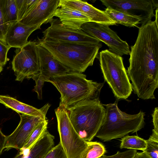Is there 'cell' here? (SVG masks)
Instances as JSON below:
<instances>
[{"instance_id":"6da1fadb","label":"cell","mask_w":158,"mask_h":158,"mask_svg":"<svg viewBox=\"0 0 158 158\" xmlns=\"http://www.w3.org/2000/svg\"><path fill=\"white\" fill-rule=\"evenodd\" d=\"M139 29L135 42L131 47L127 73L138 97L153 99L158 87V27L151 20Z\"/></svg>"},{"instance_id":"7a4b0ae2","label":"cell","mask_w":158,"mask_h":158,"mask_svg":"<svg viewBox=\"0 0 158 158\" xmlns=\"http://www.w3.org/2000/svg\"><path fill=\"white\" fill-rule=\"evenodd\" d=\"M39 44L71 71L84 72L93 65L98 56L102 43L66 42L39 39Z\"/></svg>"},{"instance_id":"3957f363","label":"cell","mask_w":158,"mask_h":158,"mask_svg":"<svg viewBox=\"0 0 158 158\" xmlns=\"http://www.w3.org/2000/svg\"><path fill=\"white\" fill-rule=\"evenodd\" d=\"M48 82L59 92L60 103L67 109L81 102L99 98L104 84L88 80L82 73L71 71L52 77Z\"/></svg>"},{"instance_id":"277c9868","label":"cell","mask_w":158,"mask_h":158,"mask_svg":"<svg viewBox=\"0 0 158 158\" xmlns=\"http://www.w3.org/2000/svg\"><path fill=\"white\" fill-rule=\"evenodd\" d=\"M105 106V116L95 136L104 142L121 138L130 132L140 130L145 124V113L140 111L131 114L122 111L117 102L103 105Z\"/></svg>"},{"instance_id":"5b68a950","label":"cell","mask_w":158,"mask_h":158,"mask_svg":"<svg viewBox=\"0 0 158 158\" xmlns=\"http://www.w3.org/2000/svg\"><path fill=\"white\" fill-rule=\"evenodd\" d=\"M67 109L76 132L85 140L91 141L102 125L105 114V107L99 98L81 102Z\"/></svg>"},{"instance_id":"8992f818","label":"cell","mask_w":158,"mask_h":158,"mask_svg":"<svg viewBox=\"0 0 158 158\" xmlns=\"http://www.w3.org/2000/svg\"><path fill=\"white\" fill-rule=\"evenodd\" d=\"M98 59L105 80L114 96L118 99L127 98L132 89L122 57L106 49L100 52Z\"/></svg>"},{"instance_id":"52a82bcc","label":"cell","mask_w":158,"mask_h":158,"mask_svg":"<svg viewBox=\"0 0 158 158\" xmlns=\"http://www.w3.org/2000/svg\"><path fill=\"white\" fill-rule=\"evenodd\" d=\"M60 143L67 158H81L87 146V141L82 138L73 127L68 110L60 103L55 110Z\"/></svg>"},{"instance_id":"ba28073f","label":"cell","mask_w":158,"mask_h":158,"mask_svg":"<svg viewBox=\"0 0 158 158\" xmlns=\"http://www.w3.org/2000/svg\"><path fill=\"white\" fill-rule=\"evenodd\" d=\"M37 43L28 41L24 46L17 48L12 61L15 80L22 81L25 79L33 78L39 73L40 65Z\"/></svg>"},{"instance_id":"9c48e42d","label":"cell","mask_w":158,"mask_h":158,"mask_svg":"<svg viewBox=\"0 0 158 158\" xmlns=\"http://www.w3.org/2000/svg\"><path fill=\"white\" fill-rule=\"evenodd\" d=\"M40 65L39 73L32 79L35 81L34 91L37 94L39 99H42V88L45 82H48L52 77L70 70L64 65L48 49L37 43Z\"/></svg>"},{"instance_id":"30bf717a","label":"cell","mask_w":158,"mask_h":158,"mask_svg":"<svg viewBox=\"0 0 158 158\" xmlns=\"http://www.w3.org/2000/svg\"><path fill=\"white\" fill-rule=\"evenodd\" d=\"M81 29L90 36L105 43L110 52L121 56L130 54L131 50L128 44L121 39L109 26L89 22L83 24Z\"/></svg>"},{"instance_id":"8fae6325","label":"cell","mask_w":158,"mask_h":158,"mask_svg":"<svg viewBox=\"0 0 158 158\" xmlns=\"http://www.w3.org/2000/svg\"><path fill=\"white\" fill-rule=\"evenodd\" d=\"M102 4L110 8L139 17L141 25L151 20L154 15V7L152 0H101Z\"/></svg>"},{"instance_id":"7c38bea8","label":"cell","mask_w":158,"mask_h":158,"mask_svg":"<svg viewBox=\"0 0 158 158\" xmlns=\"http://www.w3.org/2000/svg\"><path fill=\"white\" fill-rule=\"evenodd\" d=\"M50 26L43 32V39L69 42L97 44L99 40L89 35L81 29L74 30L66 28L59 19H53L49 22Z\"/></svg>"},{"instance_id":"4fadbf2b","label":"cell","mask_w":158,"mask_h":158,"mask_svg":"<svg viewBox=\"0 0 158 158\" xmlns=\"http://www.w3.org/2000/svg\"><path fill=\"white\" fill-rule=\"evenodd\" d=\"M19 123L14 131L6 136L5 148H14L19 150L23 148L31 134L37 126L45 119L19 114Z\"/></svg>"},{"instance_id":"5bb4252c","label":"cell","mask_w":158,"mask_h":158,"mask_svg":"<svg viewBox=\"0 0 158 158\" xmlns=\"http://www.w3.org/2000/svg\"><path fill=\"white\" fill-rule=\"evenodd\" d=\"M60 0H38L23 18L19 22L29 26L48 22L59 7Z\"/></svg>"},{"instance_id":"9a60e30c","label":"cell","mask_w":158,"mask_h":158,"mask_svg":"<svg viewBox=\"0 0 158 158\" xmlns=\"http://www.w3.org/2000/svg\"><path fill=\"white\" fill-rule=\"evenodd\" d=\"M59 6L79 11L88 17L91 22L108 26L116 24L105 11L98 9L86 2L81 0H60Z\"/></svg>"},{"instance_id":"2e32d148","label":"cell","mask_w":158,"mask_h":158,"mask_svg":"<svg viewBox=\"0 0 158 158\" xmlns=\"http://www.w3.org/2000/svg\"><path fill=\"white\" fill-rule=\"evenodd\" d=\"M42 24L29 26L18 21L8 28L5 35L6 44L11 48H20L28 42V38L35 31L40 29Z\"/></svg>"},{"instance_id":"e0dca14e","label":"cell","mask_w":158,"mask_h":158,"mask_svg":"<svg viewBox=\"0 0 158 158\" xmlns=\"http://www.w3.org/2000/svg\"><path fill=\"white\" fill-rule=\"evenodd\" d=\"M54 16L58 17L64 27L74 30H81L83 24L90 22L89 18L82 13L64 7L58 8Z\"/></svg>"},{"instance_id":"ac0fdd59","label":"cell","mask_w":158,"mask_h":158,"mask_svg":"<svg viewBox=\"0 0 158 158\" xmlns=\"http://www.w3.org/2000/svg\"><path fill=\"white\" fill-rule=\"evenodd\" d=\"M0 103L6 108L15 111L18 114L27 115L34 117H40L46 119L47 112L50 106L47 103L40 109L19 102L15 98L6 95H0Z\"/></svg>"},{"instance_id":"d6986e66","label":"cell","mask_w":158,"mask_h":158,"mask_svg":"<svg viewBox=\"0 0 158 158\" xmlns=\"http://www.w3.org/2000/svg\"><path fill=\"white\" fill-rule=\"evenodd\" d=\"M104 11L116 24L131 27H136L142 21V19L139 17L110 8H106Z\"/></svg>"},{"instance_id":"ffe728a7","label":"cell","mask_w":158,"mask_h":158,"mask_svg":"<svg viewBox=\"0 0 158 158\" xmlns=\"http://www.w3.org/2000/svg\"><path fill=\"white\" fill-rule=\"evenodd\" d=\"M1 7L7 31L10 26L18 21L15 0H1Z\"/></svg>"},{"instance_id":"44dd1931","label":"cell","mask_w":158,"mask_h":158,"mask_svg":"<svg viewBox=\"0 0 158 158\" xmlns=\"http://www.w3.org/2000/svg\"><path fill=\"white\" fill-rule=\"evenodd\" d=\"M121 140V149L139 150L143 151L146 148V140L137 136L127 135L122 138Z\"/></svg>"},{"instance_id":"7402d4cb","label":"cell","mask_w":158,"mask_h":158,"mask_svg":"<svg viewBox=\"0 0 158 158\" xmlns=\"http://www.w3.org/2000/svg\"><path fill=\"white\" fill-rule=\"evenodd\" d=\"M106 152L104 146L97 142L87 141V146L81 158H98Z\"/></svg>"},{"instance_id":"603a6c76","label":"cell","mask_w":158,"mask_h":158,"mask_svg":"<svg viewBox=\"0 0 158 158\" xmlns=\"http://www.w3.org/2000/svg\"><path fill=\"white\" fill-rule=\"evenodd\" d=\"M48 123V120L46 118L39 124L31 134L23 148H30L47 130Z\"/></svg>"},{"instance_id":"cb8c5ba5","label":"cell","mask_w":158,"mask_h":158,"mask_svg":"<svg viewBox=\"0 0 158 158\" xmlns=\"http://www.w3.org/2000/svg\"><path fill=\"white\" fill-rule=\"evenodd\" d=\"M38 0H15L17 10L18 20H21Z\"/></svg>"},{"instance_id":"d4e9b609","label":"cell","mask_w":158,"mask_h":158,"mask_svg":"<svg viewBox=\"0 0 158 158\" xmlns=\"http://www.w3.org/2000/svg\"><path fill=\"white\" fill-rule=\"evenodd\" d=\"M44 158H67L62 145L60 142L54 147Z\"/></svg>"},{"instance_id":"484cf974","label":"cell","mask_w":158,"mask_h":158,"mask_svg":"<svg viewBox=\"0 0 158 158\" xmlns=\"http://www.w3.org/2000/svg\"><path fill=\"white\" fill-rule=\"evenodd\" d=\"M147 143L145 151L152 158H158V142L149 139L146 140Z\"/></svg>"},{"instance_id":"4316f807","label":"cell","mask_w":158,"mask_h":158,"mask_svg":"<svg viewBox=\"0 0 158 158\" xmlns=\"http://www.w3.org/2000/svg\"><path fill=\"white\" fill-rule=\"evenodd\" d=\"M137 152L136 150L133 149H129L122 152L118 151L114 155H104L98 158H134Z\"/></svg>"},{"instance_id":"83f0119b","label":"cell","mask_w":158,"mask_h":158,"mask_svg":"<svg viewBox=\"0 0 158 158\" xmlns=\"http://www.w3.org/2000/svg\"><path fill=\"white\" fill-rule=\"evenodd\" d=\"M10 47L7 44L0 41V64L2 66L6 64L7 60V53Z\"/></svg>"},{"instance_id":"f1b7e54d","label":"cell","mask_w":158,"mask_h":158,"mask_svg":"<svg viewBox=\"0 0 158 158\" xmlns=\"http://www.w3.org/2000/svg\"><path fill=\"white\" fill-rule=\"evenodd\" d=\"M6 32L1 11L0 0V41L6 44L5 39Z\"/></svg>"},{"instance_id":"f546056e","label":"cell","mask_w":158,"mask_h":158,"mask_svg":"<svg viewBox=\"0 0 158 158\" xmlns=\"http://www.w3.org/2000/svg\"><path fill=\"white\" fill-rule=\"evenodd\" d=\"M154 129L152 130L158 133V108H155L152 114Z\"/></svg>"},{"instance_id":"4dcf8cb0","label":"cell","mask_w":158,"mask_h":158,"mask_svg":"<svg viewBox=\"0 0 158 158\" xmlns=\"http://www.w3.org/2000/svg\"><path fill=\"white\" fill-rule=\"evenodd\" d=\"M6 136L5 135L2 131L0 128V155L3 150L5 148V144Z\"/></svg>"},{"instance_id":"1f68e13d","label":"cell","mask_w":158,"mask_h":158,"mask_svg":"<svg viewBox=\"0 0 158 158\" xmlns=\"http://www.w3.org/2000/svg\"><path fill=\"white\" fill-rule=\"evenodd\" d=\"M134 158H152L145 151L136 153Z\"/></svg>"},{"instance_id":"d6a6232c","label":"cell","mask_w":158,"mask_h":158,"mask_svg":"<svg viewBox=\"0 0 158 158\" xmlns=\"http://www.w3.org/2000/svg\"><path fill=\"white\" fill-rule=\"evenodd\" d=\"M158 8L156 9L155 15H154L155 16V19L154 21L156 23V26L158 27Z\"/></svg>"},{"instance_id":"836d02e7","label":"cell","mask_w":158,"mask_h":158,"mask_svg":"<svg viewBox=\"0 0 158 158\" xmlns=\"http://www.w3.org/2000/svg\"><path fill=\"white\" fill-rule=\"evenodd\" d=\"M3 70V66L0 64V73Z\"/></svg>"}]
</instances>
